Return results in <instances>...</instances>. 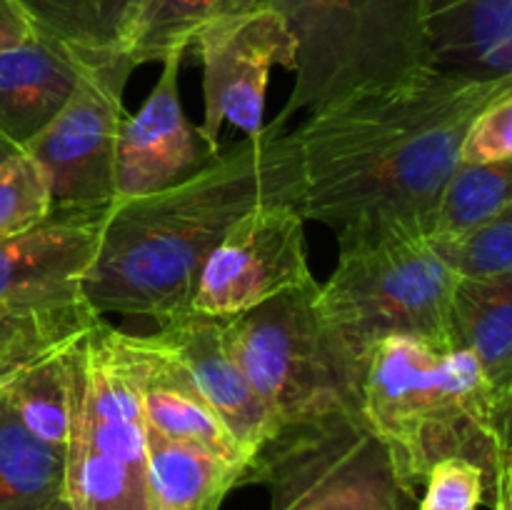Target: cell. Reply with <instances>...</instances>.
I'll list each match as a JSON object with an SVG mask.
<instances>
[{"mask_svg": "<svg viewBox=\"0 0 512 510\" xmlns=\"http://www.w3.org/2000/svg\"><path fill=\"white\" fill-rule=\"evenodd\" d=\"M512 78L428 70L360 90L290 130L303 173L300 215L335 233L395 225L428 235L465 128Z\"/></svg>", "mask_w": 512, "mask_h": 510, "instance_id": "1", "label": "cell"}, {"mask_svg": "<svg viewBox=\"0 0 512 510\" xmlns=\"http://www.w3.org/2000/svg\"><path fill=\"white\" fill-rule=\"evenodd\" d=\"M300 198L298 150L288 123L275 118L180 183L110 205L85 275L88 300L100 315L173 323L190 313L203 263L235 220Z\"/></svg>", "mask_w": 512, "mask_h": 510, "instance_id": "2", "label": "cell"}, {"mask_svg": "<svg viewBox=\"0 0 512 510\" xmlns=\"http://www.w3.org/2000/svg\"><path fill=\"white\" fill-rule=\"evenodd\" d=\"M358 415L420 493L433 463L468 458L485 473V503L510 510L512 395L500 393L465 348L393 335L370 348Z\"/></svg>", "mask_w": 512, "mask_h": 510, "instance_id": "3", "label": "cell"}, {"mask_svg": "<svg viewBox=\"0 0 512 510\" xmlns=\"http://www.w3.org/2000/svg\"><path fill=\"white\" fill-rule=\"evenodd\" d=\"M458 275L423 233L395 225L338 233V265L315 290V310L345 363L363 375L370 348L405 335L458 348L450 303Z\"/></svg>", "mask_w": 512, "mask_h": 510, "instance_id": "4", "label": "cell"}, {"mask_svg": "<svg viewBox=\"0 0 512 510\" xmlns=\"http://www.w3.org/2000/svg\"><path fill=\"white\" fill-rule=\"evenodd\" d=\"M295 38V85L278 118L405 83L435 68L425 0H255Z\"/></svg>", "mask_w": 512, "mask_h": 510, "instance_id": "5", "label": "cell"}, {"mask_svg": "<svg viewBox=\"0 0 512 510\" xmlns=\"http://www.w3.org/2000/svg\"><path fill=\"white\" fill-rule=\"evenodd\" d=\"M70 375L63 493L75 510H148L133 335L100 318L70 350Z\"/></svg>", "mask_w": 512, "mask_h": 510, "instance_id": "6", "label": "cell"}, {"mask_svg": "<svg viewBox=\"0 0 512 510\" xmlns=\"http://www.w3.org/2000/svg\"><path fill=\"white\" fill-rule=\"evenodd\" d=\"M105 213H50L0 240V388L78 345L103 318L85 293V275Z\"/></svg>", "mask_w": 512, "mask_h": 510, "instance_id": "7", "label": "cell"}, {"mask_svg": "<svg viewBox=\"0 0 512 510\" xmlns=\"http://www.w3.org/2000/svg\"><path fill=\"white\" fill-rule=\"evenodd\" d=\"M318 280L220 320L223 340L278 428L355 413L360 375L345 363L315 310Z\"/></svg>", "mask_w": 512, "mask_h": 510, "instance_id": "8", "label": "cell"}, {"mask_svg": "<svg viewBox=\"0 0 512 510\" xmlns=\"http://www.w3.org/2000/svg\"><path fill=\"white\" fill-rule=\"evenodd\" d=\"M243 483L268 490V510H418L420 498L355 413L283 425L245 465Z\"/></svg>", "mask_w": 512, "mask_h": 510, "instance_id": "9", "label": "cell"}, {"mask_svg": "<svg viewBox=\"0 0 512 510\" xmlns=\"http://www.w3.org/2000/svg\"><path fill=\"white\" fill-rule=\"evenodd\" d=\"M133 70L123 53L83 55L73 93L23 145L45 175L50 213H105L115 203V145Z\"/></svg>", "mask_w": 512, "mask_h": 510, "instance_id": "10", "label": "cell"}, {"mask_svg": "<svg viewBox=\"0 0 512 510\" xmlns=\"http://www.w3.org/2000/svg\"><path fill=\"white\" fill-rule=\"evenodd\" d=\"M313 278L298 205L270 203L230 225L200 270L190 313L230 318Z\"/></svg>", "mask_w": 512, "mask_h": 510, "instance_id": "11", "label": "cell"}, {"mask_svg": "<svg viewBox=\"0 0 512 510\" xmlns=\"http://www.w3.org/2000/svg\"><path fill=\"white\" fill-rule=\"evenodd\" d=\"M203 63V125L200 135L218 148L225 123L243 135L263 130L265 90L275 65L295 70V38L273 8L255 5L205 25L193 40ZM220 150V148H218Z\"/></svg>", "mask_w": 512, "mask_h": 510, "instance_id": "12", "label": "cell"}, {"mask_svg": "<svg viewBox=\"0 0 512 510\" xmlns=\"http://www.w3.org/2000/svg\"><path fill=\"white\" fill-rule=\"evenodd\" d=\"M183 55L163 60V73L135 115H125L115 145V203L158 193L198 173L218 148L185 120L180 105ZM113 203V205H115Z\"/></svg>", "mask_w": 512, "mask_h": 510, "instance_id": "13", "label": "cell"}, {"mask_svg": "<svg viewBox=\"0 0 512 510\" xmlns=\"http://www.w3.org/2000/svg\"><path fill=\"white\" fill-rule=\"evenodd\" d=\"M150 338L185 365L198 393L223 420L240 453L250 463V458L280 428L230 355L220 320L188 313L173 323L158 325V333Z\"/></svg>", "mask_w": 512, "mask_h": 510, "instance_id": "14", "label": "cell"}, {"mask_svg": "<svg viewBox=\"0 0 512 510\" xmlns=\"http://www.w3.org/2000/svg\"><path fill=\"white\" fill-rule=\"evenodd\" d=\"M133 345L138 355L140 405L145 423L165 438L203 448L205 453L245 473L248 460L240 453L223 420L198 393L185 365L168 350L155 345L150 335H133Z\"/></svg>", "mask_w": 512, "mask_h": 510, "instance_id": "15", "label": "cell"}, {"mask_svg": "<svg viewBox=\"0 0 512 510\" xmlns=\"http://www.w3.org/2000/svg\"><path fill=\"white\" fill-rule=\"evenodd\" d=\"M83 55L48 38L0 53V138L23 148L63 108Z\"/></svg>", "mask_w": 512, "mask_h": 510, "instance_id": "16", "label": "cell"}, {"mask_svg": "<svg viewBox=\"0 0 512 510\" xmlns=\"http://www.w3.org/2000/svg\"><path fill=\"white\" fill-rule=\"evenodd\" d=\"M435 68L475 80L512 78V0H425Z\"/></svg>", "mask_w": 512, "mask_h": 510, "instance_id": "17", "label": "cell"}, {"mask_svg": "<svg viewBox=\"0 0 512 510\" xmlns=\"http://www.w3.org/2000/svg\"><path fill=\"white\" fill-rule=\"evenodd\" d=\"M240 470L203 448L165 438L145 423V500L148 510H218L238 488Z\"/></svg>", "mask_w": 512, "mask_h": 510, "instance_id": "18", "label": "cell"}, {"mask_svg": "<svg viewBox=\"0 0 512 510\" xmlns=\"http://www.w3.org/2000/svg\"><path fill=\"white\" fill-rule=\"evenodd\" d=\"M458 348H465L500 393L512 395V278H458L450 303Z\"/></svg>", "mask_w": 512, "mask_h": 510, "instance_id": "19", "label": "cell"}, {"mask_svg": "<svg viewBox=\"0 0 512 510\" xmlns=\"http://www.w3.org/2000/svg\"><path fill=\"white\" fill-rule=\"evenodd\" d=\"M65 483V453L35 438L0 393V510H45Z\"/></svg>", "mask_w": 512, "mask_h": 510, "instance_id": "20", "label": "cell"}, {"mask_svg": "<svg viewBox=\"0 0 512 510\" xmlns=\"http://www.w3.org/2000/svg\"><path fill=\"white\" fill-rule=\"evenodd\" d=\"M255 0H143L125 30L120 53L133 65L163 63L170 55H185L205 25L253 10Z\"/></svg>", "mask_w": 512, "mask_h": 510, "instance_id": "21", "label": "cell"}, {"mask_svg": "<svg viewBox=\"0 0 512 510\" xmlns=\"http://www.w3.org/2000/svg\"><path fill=\"white\" fill-rule=\"evenodd\" d=\"M40 38L78 55L120 53L125 30L143 0H20Z\"/></svg>", "mask_w": 512, "mask_h": 510, "instance_id": "22", "label": "cell"}, {"mask_svg": "<svg viewBox=\"0 0 512 510\" xmlns=\"http://www.w3.org/2000/svg\"><path fill=\"white\" fill-rule=\"evenodd\" d=\"M70 350L30 365L0 388L20 423L60 453H65L70 428Z\"/></svg>", "mask_w": 512, "mask_h": 510, "instance_id": "23", "label": "cell"}, {"mask_svg": "<svg viewBox=\"0 0 512 510\" xmlns=\"http://www.w3.org/2000/svg\"><path fill=\"white\" fill-rule=\"evenodd\" d=\"M512 160L495 165L458 163L440 190L425 238H450L512 208Z\"/></svg>", "mask_w": 512, "mask_h": 510, "instance_id": "24", "label": "cell"}, {"mask_svg": "<svg viewBox=\"0 0 512 510\" xmlns=\"http://www.w3.org/2000/svg\"><path fill=\"white\" fill-rule=\"evenodd\" d=\"M428 243L458 278H512V208L478 228L450 238H428Z\"/></svg>", "mask_w": 512, "mask_h": 510, "instance_id": "25", "label": "cell"}, {"mask_svg": "<svg viewBox=\"0 0 512 510\" xmlns=\"http://www.w3.org/2000/svg\"><path fill=\"white\" fill-rule=\"evenodd\" d=\"M50 210L48 183L33 155L20 148L0 160V240L35 228Z\"/></svg>", "mask_w": 512, "mask_h": 510, "instance_id": "26", "label": "cell"}, {"mask_svg": "<svg viewBox=\"0 0 512 510\" xmlns=\"http://www.w3.org/2000/svg\"><path fill=\"white\" fill-rule=\"evenodd\" d=\"M512 160V85L475 113L458 148V163L495 165Z\"/></svg>", "mask_w": 512, "mask_h": 510, "instance_id": "27", "label": "cell"}, {"mask_svg": "<svg viewBox=\"0 0 512 510\" xmlns=\"http://www.w3.org/2000/svg\"><path fill=\"white\" fill-rule=\"evenodd\" d=\"M485 473L468 458L433 463L420 488L418 510H478L485 503Z\"/></svg>", "mask_w": 512, "mask_h": 510, "instance_id": "28", "label": "cell"}, {"mask_svg": "<svg viewBox=\"0 0 512 510\" xmlns=\"http://www.w3.org/2000/svg\"><path fill=\"white\" fill-rule=\"evenodd\" d=\"M38 40V28L20 0H0V53Z\"/></svg>", "mask_w": 512, "mask_h": 510, "instance_id": "29", "label": "cell"}, {"mask_svg": "<svg viewBox=\"0 0 512 510\" xmlns=\"http://www.w3.org/2000/svg\"><path fill=\"white\" fill-rule=\"evenodd\" d=\"M45 510H75V508H73V503H70V500H68V495L60 493L58 498H55L53 503H50Z\"/></svg>", "mask_w": 512, "mask_h": 510, "instance_id": "30", "label": "cell"}, {"mask_svg": "<svg viewBox=\"0 0 512 510\" xmlns=\"http://www.w3.org/2000/svg\"><path fill=\"white\" fill-rule=\"evenodd\" d=\"M15 150H20V148H15V145L5 143V140L0 138V160H5V158H8V155H13Z\"/></svg>", "mask_w": 512, "mask_h": 510, "instance_id": "31", "label": "cell"}]
</instances>
